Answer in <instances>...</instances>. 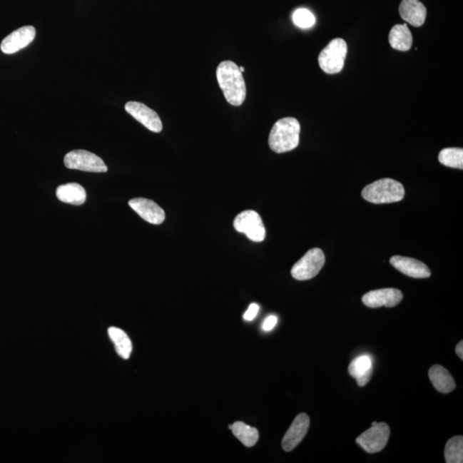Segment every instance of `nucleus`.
<instances>
[{"label": "nucleus", "mask_w": 463, "mask_h": 463, "mask_svg": "<svg viewBox=\"0 0 463 463\" xmlns=\"http://www.w3.org/2000/svg\"><path fill=\"white\" fill-rule=\"evenodd\" d=\"M439 161L446 167L462 169L463 150L460 148H444L439 153Z\"/></svg>", "instance_id": "5701e85b"}, {"label": "nucleus", "mask_w": 463, "mask_h": 463, "mask_svg": "<svg viewBox=\"0 0 463 463\" xmlns=\"http://www.w3.org/2000/svg\"><path fill=\"white\" fill-rule=\"evenodd\" d=\"M59 201L73 205H82L86 201L87 194L82 185L76 183L59 185L56 190Z\"/></svg>", "instance_id": "a211bd4d"}, {"label": "nucleus", "mask_w": 463, "mask_h": 463, "mask_svg": "<svg viewBox=\"0 0 463 463\" xmlns=\"http://www.w3.org/2000/svg\"><path fill=\"white\" fill-rule=\"evenodd\" d=\"M125 109L136 121L153 133H159L163 131V123L158 114L146 105L138 101H129L126 104Z\"/></svg>", "instance_id": "1a4fd4ad"}, {"label": "nucleus", "mask_w": 463, "mask_h": 463, "mask_svg": "<svg viewBox=\"0 0 463 463\" xmlns=\"http://www.w3.org/2000/svg\"><path fill=\"white\" fill-rule=\"evenodd\" d=\"M390 435V429L386 423H376L360 434L356 439L358 444L365 452L375 454L380 452L387 444Z\"/></svg>", "instance_id": "6e6552de"}, {"label": "nucleus", "mask_w": 463, "mask_h": 463, "mask_svg": "<svg viewBox=\"0 0 463 463\" xmlns=\"http://www.w3.org/2000/svg\"><path fill=\"white\" fill-rule=\"evenodd\" d=\"M63 163L67 168L91 173L108 172L107 165L103 159L93 153L83 151H72L66 155Z\"/></svg>", "instance_id": "423d86ee"}, {"label": "nucleus", "mask_w": 463, "mask_h": 463, "mask_svg": "<svg viewBox=\"0 0 463 463\" xmlns=\"http://www.w3.org/2000/svg\"><path fill=\"white\" fill-rule=\"evenodd\" d=\"M325 263V253L320 248L308 250L292 268L291 275L297 281H307L315 278Z\"/></svg>", "instance_id": "39448f33"}, {"label": "nucleus", "mask_w": 463, "mask_h": 463, "mask_svg": "<svg viewBox=\"0 0 463 463\" xmlns=\"http://www.w3.org/2000/svg\"><path fill=\"white\" fill-rule=\"evenodd\" d=\"M231 429L233 435L246 447H253L257 444L259 439V432L257 428L250 427L243 422H235L232 424Z\"/></svg>", "instance_id": "412c9836"}, {"label": "nucleus", "mask_w": 463, "mask_h": 463, "mask_svg": "<svg viewBox=\"0 0 463 463\" xmlns=\"http://www.w3.org/2000/svg\"><path fill=\"white\" fill-rule=\"evenodd\" d=\"M429 379L434 388L440 393L448 394L456 388V382L453 377L444 367L439 365H433L429 370Z\"/></svg>", "instance_id": "f3484780"}, {"label": "nucleus", "mask_w": 463, "mask_h": 463, "mask_svg": "<svg viewBox=\"0 0 463 463\" xmlns=\"http://www.w3.org/2000/svg\"><path fill=\"white\" fill-rule=\"evenodd\" d=\"M36 29L33 26H24L7 36L0 45V49L6 54L19 52L35 40Z\"/></svg>", "instance_id": "9b49d317"}, {"label": "nucleus", "mask_w": 463, "mask_h": 463, "mask_svg": "<svg viewBox=\"0 0 463 463\" xmlns=\"http://www.w3.org/2000/svg\"><path fill=\"white\" fill-rule=\"evenodd\" d=\"M309 427L310 418L307 414H300L297 416L283 437L282 442L283 449L287 452L295 449L307 435Z\"/></svg>", "instance_id": "f8f14e48"}, {"label": "nucleus", "mask_w": 463, "mask_h": 463, "mask_svg": "<svg viewBox=\"0 0 463 463\" xmlns=\"http://www.w3.org/2000/svg\"><path fill=\"white\" fill-rule=\"evenodd\" d=\"M216 78L225 98L229 104L239 107L246 97V86L240 67L230 61L220 63L216 70Z\"/></svg>", "instance_id": "f257e3e1"}, {"label": "nucleus", "mask_w": 463, "mask_h": 463, "mask_svg": "<svg viewBox=\"0 0 463 463\" xmlns=\"http://www.w3.org/2000/svg\"><path fill=\"white\" fill-rule=\"evenodd\" d=\"M445 462L447 463L463 462V437H452L446 443L444 449Z\"/></svg>", "instance_id": "4be33fe9"}, {"label": "nucleus", "mask_w": 463, "mask_h": 463, "mask_svg": "<svg viewBox=\"0 0 463 463\" xmlns=\"http://www.w3.org/2000/svg\"><path fill=\"white\" fill-rule=\"evenodd\" d=\"M348 373L354 377L360 387H364L372 379V361L371 357L360 355L352 360L348 367Z\"/></svg>", "instance_id": "dca6fc26"}, {"label": "nucleus", "mask_w": 463, "mask_h": 463, "mask_svg": "<svg viewBox=\"0 0 463 463\" xmlns=\"http://www.w3.org/2000/svg\"><path fill=\"white\" fill-rule=\"evenodd\" d=\"M129 205L140 218L151 224L159 225L164 222L165 212L154 201L138 198L129 201Z\"/></svg>", "instance_id": "ddd939ff"}, {"label": "nucleus", "mask_w": 463, "mask_h": 463, "mask_svg": "<svg viewBox=\"0 0 463 463\" xmlns=\"http://www.w3.org/2000/svg\"><path fill=\"white\" fill-rule=\"evenodd\" d=\"M108 335L110 339L116 346L117 354L125 360L130 358L131 351H133V344L128 335H126L125 331L116 328V327H111L108 329Z\"/></svg>", "instance_id": "aec40b11"}, {"label": "nucleus", "mask_w": 463, "mask_h": 463, "mask_svg": "<svg viewBox=\"0 0 463 463\" xmlns=\"http://www.w3.org/2000/svg\"><path fill=\"white\" fill-rule=\"evenodd\" d=\"M292 21H294L296 26L301 29H309L315 24L316 19L309 10L298 9L292 15Z\"/></svg>", "instance_id": "b1692460"}, {"label": "nucleus", "mask_w": 463, "mask_h": 463, "mask_svg": "<svg viewBox=\"0 0 463 463\" xmlns=\"http://www.w3.org/2000/svg\"><path fill=\"white\" fill-rule=\"evenodd\" d=\"M390 263L402 274L413 278H428L431 276V270L424 263L417 259L394 256L390 258Z\"/></svg>", "instance_id": "4468645a"}, {"label": "nucleus", "mask_w": 463, "mask_h": 463, "mask_svg": "<svg viewBox=\"0 0 463 463\" xmlns=\"http://www.w3.org/2000/svg\"><path fill=\"white\" fill-rule=\"evenodd\" d=\"M456 352L459 358H460L462 360H463V342L462 341H461L457 344V346L456 347Z\"/></svg>", "instance_id": "bb28decb"}, {"label": "nucleus", "mask_w": 463, "mask_h": 463, "mask_svg": "<svg viewBox=\"0 0 463 463\" xmlns=\"http://www.w3.org/2000/svg\"><path fill=\"white\" fill-rule=\"evenodd\" d=\"M259 312V307L257 304H250L248 311L244 314V320L246 321H253L257 317Z\"/></svg>", "instance_id": "393cba45"}, {"label": "nucleus", "mask_w": 463, "mask_h": 463, "mask_svg": "<svg viewBox=\"0 0 463 463\" xmlns=\"http://www.w3.org/2000/svg\"><path fill=\"white\" fill-rule=\"evenodd\" d=\"M278 317H275L274 315H270V317H268L265 322H263V330L265 331H270L271 330H273L278 324Z\"/></svg>", "instance_id": "a878e982"}, {"label": "nucleus", "mask_w": 463, "mask_h": 463, "mask_svg": "<svg viewBox=\"0 0 463 463\" xmlns=\"http://www.w3.org/2000/svg\"><path fill=\"white\" fill-rule=\"evenodd\" d=\"M235 230L245 233L248 239L254 242H262L265 239L266 230L261 216L254 210H245L238 215L233 220Z\"/></svg>", "instance_id": "0eeeda50"}, {"label": "nucleus", "mask_w": 463, "mask_h": 463, "mask_svg": "<svg viewBox=\"0 0 463 463\" xmlns=\"http://www.w3.org/2000/svg\"><path fill=\"white\" fill-rule=\"evenodd\" d=\"M399 12L402 19L414 27H420L427 19V8L419 0H402Z\"/></svg>", "instance_id": "2eb2a0df"}, {"label": "nucleus", "mask_w": 463, "mask_h": 463, "mask_svg": "<svg viewBox=\"0 0 463 463\" xmlns=\"http://www.w3.org/2000/svg\"><path fill=\"white\" fill-rule=\"evenodd\" d=\"M389 42L392 48L406 52L413 44V36L407 24H397L390 32Z\"/></svg>", "instance_id": "6ab92c4d"}, {"label": "nucleus", "mask_w": 463, "mask_h": 463, "mask_svg": "<svg viewBox=\"0 0 463 463\" xmlns=\"http://www.w3.org/2000/svg\"><path fill=\"white\" fill-rule=\"evenodd\" d=\"M240 70L241 72H244L245 68L241 66V67H240Z\"/></svg>", "instance_id": "cd10ccee"}, {"label": "nucleus", "mask_w": 463, "mask_h": 463, "mask_svg": "<svg viewBox=\"0 0 463 463\" xmlns=\"http://www.w3.org/2000/svg\"><path fill=\"white\" fill-rule=\"evenodd\" d=\"M347 45L342 38H335L322 50L318 57L320 68L327 74H337L343 69Z\"/></svg>", "instance_id": "20e7f679"}, {"label": "nucleus", "mask_w": 463, "mask_h": 463, "mask_svg": "<svg viewBox=\"0 0 463 463\" xmlns=\"http://www.w3.org/2000/svg\"><path fill=\"white\" fill-rule=\"evenodd\" d=\"M300 125L295 118H284L272 127L269 146L278 154L295 150L300 143Z\"/></svg>", "instance_id": "f03ea898"}, {"label": "nucleus", "mask_w": 463, "mask_h": 463, "mask_svg": "<svg viewBox=\"0 0 463 463\" xmlns=\"http://www.w3.org/2000/svg\"><path fill=\"white\" fill-rule=\"evenodd\" d=\"M403 295L397 288H383L371 291L362 297V302L370 308L394 307L401 303Z\"/></svg>", "instance_id": "9d476101"}, {"label": "nucleus", "mask_w": 463, "mask_h": 463, "mask_svg": "<svg viewBox=\"0 0 463 463\" xmlns=\"http://www.w3.org/2000/svg\"><path fill=\"white\" fill-rule=\"evenodd\" d=\"M405 196L403 185L392 178H382L365 186L362 190L365 200L376 205L397 203L402 200Z\"/></svg>", "instance_id": "7ed1b4c3"}]
</instances>
